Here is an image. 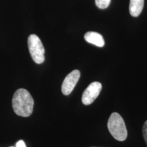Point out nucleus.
<instances>
[{"label":"nucleus","mask_w":147,"mask_h":147,"mask_svg":"<svg viewBox=\"0 0 147 147\" xmlns=\"http://www.w3.org/2000/svg\"><path fill=\"white\" fill-rule=\"evenodd\" d=\"M142 132H143V136L144 137V140L147 146V121H145L144 125L142 128Z\"/></svg>","instance_id":"9"},{"label":"nucleus","mask_w":147,"mask_h":147,"mask_svg":"<svg viewBox=\"0 0 147 147\" xmlns=\"http://www.w3.org/2000/svg\"><path fill=\"white\" fill-rule=\"evenodd\" d=\"M110 2L111 0H95V4L99 9H104L109 7Z\"/></svg>","instance_id":"8"},{"label":"nucleus","mask_w":147,"mask_h":147,"mask_svg":"<svg viewBox=\"0 0 147 147\" xmlns=\"http://www.w3.org/2000/svg\"><path fill=\"white\" fill-rule=\"evenodd\" d=\"M84 39L87 42L98 47H103L105 45V40L102 35L95 32H87L84 35Z\"/></svg>","instance_id":"6"},{"label":"nucleus","mask_w":147,"mask_h":147,"mask_svg":"<svg viewBox=\"0 0 147 147\" xmlns=\"http://www.w3.org/2000/svg\"><path fill=\"white\" fill-rule=\"evenodd\" d=\"M34 100L26 89H18L13 95L12 106L18 116L27 117L31 115L33 110Z\"/></svg>","instance_id":"1"},{"label":"nucleus","mask_w":147,"mask_h":147,"mask_svg":"<svg viewBox=\"0 0 147 147\" xmlns=\"http://www.w3.org/2000/svg\"></svg>","instance_id":"11"},{"label":"nucleus","mask_w":147,"mask_h":147,"mask_svg":"<svg viewBox=\"0 0 147 147\" xmlns=\"http://www.w3.org/2000/svg\"><path fill=\"white\" fill-rule=\"evenodd\" d=\"M102 89V85L99 82H93L85 89L82 94V101L85 105L92 104L99 96Z\"/></svg>","instance_id":"4"},{"label":"nucleus","mask_w":147,"mask_h":147,"mask_svg":"<svg viewBox=\"0 0 147 147\" xmlns=\"http://www.w3.org/2000/svg\"><path fill=\"white\" fill-rule=\"evenodd\" d=\"M144 6V0H130L129 11L132 16L137 17L141 13Z\"/></svg>","instance_id":"7"},{"label":"nucleus","mask_w":147,"mask_h":147,"mask_svg":"<svg viewBox=\"0 0 147 147\" xmlns=\"http://www.w3.org/2000/svg\"><path fill=\"white\" fill-rule=\"evenodd\" d=\"M80 78V72L75 70L66 76L62 85V92L65 95H69L73 90Z\"/></svg>","instance_id":"5"},{"label":"nucleus","mask_w":147,"mask_h":147,"mask_svg":"<svg viewBox=\"0 0 147 147\" xmlns=\"http://www.w3.org/2000/svg\"><path fill=\"white\" fill-rule=\"evenodd\" d=\"M16 147H26L25 142L24 141L20 140L16 143Z\"/></svg>","instance_id":"10"},{"label":"nucleus","mask_w":147,"mask_h":147,"mask_svg":"<svg viewBox=\"0 0 147 147\" xmlns=\"http://www.w3.org/2000/svg\"><path fill=\"white\" fill-rule=\"evenodd\" d=\"M28 47L31 57L37 64H42L45 60V49L42 41L36 34H31L28 38Z\"/></svg>","instance_id":"3"},{"label":"nucleus","mask_w":147,"mask_h":147,"mask_svg":"<svg viewBox=\"0 0 147 147\" xmlns=\"http://www.w3.org/2000/svg\"><path fill=\"white\" fill-rule=\"evenodd\" d=\"M107 127L111 135L116 140L124 141L127 138V131L122 117L117 112L111 115L107 123Z\"/></svg>","instance_id":"2"}]
</instances>
